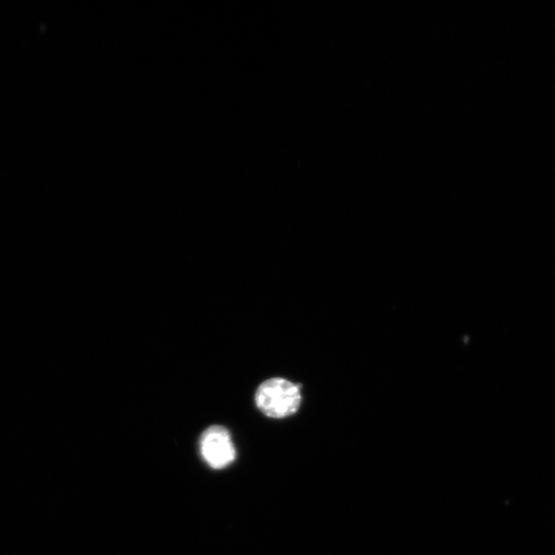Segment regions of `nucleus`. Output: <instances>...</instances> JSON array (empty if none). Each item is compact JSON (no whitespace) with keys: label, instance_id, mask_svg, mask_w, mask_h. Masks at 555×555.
I'll use <instances>...</instances> for the list:
<instances>
[{"label":"nucleus","instance_id":"1","mask_svg":"<svg viewBox=\"0 0 555 555\" xmlns=\"http://www.w3.org/2000/svg\"><path fill=\"white\" fill-rule=\"evenodd\" d=\"M302 401V388L282 378L267 380L255 393L257 409L272 419H286L295 415Z\"/></svg>","mask_w":555,"mask_h":555},{"label":"nucleus","instance_id":"2","mask_svg":"<svg viewBox=\"0 0 555 555\" xmlns=\"http://www.w3.org/2000/svg\"><path fill=\"white\" fill-rule=\"evenodd\" d=\"M200 452L207 465L216 470L229 467L237 457L232 435L222 426H211L203 432Z\"/></svg>","mask_w":555,"mask_h":555}]
</instances>
